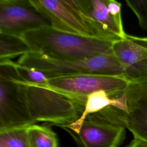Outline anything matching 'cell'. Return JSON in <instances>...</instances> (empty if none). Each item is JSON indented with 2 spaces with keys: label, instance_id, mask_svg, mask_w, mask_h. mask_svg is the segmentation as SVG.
<instances>
[{
  "label": "cell",
  "instance_id": "16",
  "mask_svg": "<svg viewBox=\"0 0 147 147\" xmlns=\"http://www.w3.org/2000/svg\"><path fill=\"white\" fill-rule=\"evenodd\" d=\"M126 3L137 16L140 28L147 30V0H127Z\"/></svg>",
  "mask_w": 147,
  "mask_h": 147
},
{
  "label": "cell",
  "instance_id": "4",
  "mask_svg": "<svg viewBox=\"0 0 147 147\" xmlns=\"http://www.w3.org/2000/svg\"><path fill=\"white\" fill-rule=\"evenodd\" d=\"M17 63L40 70L48 79L87 74L125 76L122 67L113 54L75 60H60L31 51L20 56Z\"/></svg>",
  "mask_w": 147,
  "mask_h": 147
},
{
  "label": "cell",
  "instance_id": "5",
  "mask_svg": "<svg viewBox=\"0 0 147 147\" xmlns=\"http://www.w3.org/2000/svg\"><path fill=\"white\" fill-rule=\"evenodd\" d=\"M130 82L117 75L87 74L48 79V85L53 89L76 96L86 97L103 90L117 96L125 92Z\"/></svg>",
  "mask_w": 147,
  "mask_h": 147
},
{
  "label": "cell",
  "instance_id": "14",
  "mask_svg": "<svg viewBox=\"0 0 147 147\" xmlns=\"http://www.w3.org/2000/svg\"><path fill=\"white\" fill-rule=\"evenodd\" d=\"M0 147H30L28 127L0 131Z\"/></svg>",
  "mask_w": 147,
  "mask_h": 147
},
{
  "label": "cell",
  "instance_id": "3",
  "mask_svg": "<svg viewBox=\"0 0 147 147\" xmlns=\"http://www.w3.org/2000/svg\"><path fill=\"white\" fill-rule=\"evenodd\" d=\"M24 81L16 62L0 60V131L36 123L29 111Z\"/></svg>",
  "mask_w": 147,
  "mask_h": 147
},
{
  "label": "cell",
  "instance_id": "13",
  "mask_svg": "<svg viewBox=\"0 0 147 147\" xmlns=\"http://www.w3.org/2000/svg\"><path fill=\"white\" fill-rule=\"evenodd\" d=\"M30 147H58L56 134L44 125H32L28 127Z\"/></svg>",
  "mask_w": 147,
  "mask_h": 147
},
{
  "label": "cell",
  "instance_id": "2",
  "mask_svg": "<svg viewBox=\"0 0 147 147\" xmlns=\"http://www.w3.org/2000/svg\"><path fill=\"white\" fill-rule=\"evenodd\" d=\"M28 106L35 122H45L58 126L71 124L82 115L87 98L68 94L47 84L24 81Z\"/></svg>",
  "mask_w": 147,
  "mask_h": 147
},
{
  "label": "cell",
  "instance_id": "6",
  "mask_svg": "<svg viewBox=\"0 0 147 147\" xmlns=\"http://www.w3.org/2000/svg\"><path fill=\"white\" fill-rule=\"evenodd\" d=\"M67 2L94 37L114 42L126 36L122 20L110 14L105 0H67Z\"/></svg>",
  "mask_w": 147,
  "mask_h": 147
},
{
  "label": "cell",
  "instance_id": "10",
  "mask_svg": "<svg viewBox=\"0 0 147 147\" xmlns=\"http://www.w3.org/2000/svg\"><path fill=\"white\" fill-rule=\"evenodd\" d=\"M62 128L71 134L79 147H119L126 136V128L87 119L77 133Z\"/></svg>",
  "mask_w": 147,
  "mask_h": 147
},
{
  "label": "cell",
  "instance_id": "9",
  "mask_svg": "<svg viewBox=\"0 0 147 147\" xmlns=\"http://www.w3.org/2000/svg\"><path fill=\"white\" fill-rule=\"evenodd\" d=\"M35 7L51 22L56 29L94 37L89 28L82 21L67 0H31Z\"/></svg>",
  "mask_w": 147,
  "mask_h": 147
},
{
  "label": "cell",
  "instance_id": "8",
  "mask_svg": "<svg viewBox=\"0 0 147 147\" xmlns=\"http://www.w3.org/2000/svg\"><path fill=\"white\" fill-rule=\"evenodd\" d=\"M111 49L130 82H147V37L126 34L114 41Z\"/></svg>",
  "mask_w": 147,
  "mask_h": 147
},
{
  "label": "cell",
  "instance_id": "7",
  "mask_svg": "<svg viewBox=\"0 0 147 147\" xmlns=\"http://www.w3.org/2000/svg\"><path fill=\"white\" fill-rule=\"evenodd\" d=\"M51 26L31 0H0V33L22 37L26 33Z\"/></svg>",
  "mask_w": 147,
  "mask_h": 147
},
{
  "label": "cell",
  "instance_id": "17",
  "mask_svg": "<svg viewBox=\"0 0 147 147\" xmlns=\"http://www.w3.org/2000/svg\"><path fill=\"white\" fill-rule=\"evenodd\" d=\"M127 147H147V143L140 140L134 138Z\"/></svg>",
  "mask_w": 147,
  "mask_h": 147
},
{
  "label": "cell",
  "instance_id": "12",
  "mask_svg": "<svg viewBox=\"0 0 147 147\" xmlns=\"http://www.w3.org/2000/svg\"><path fill=\"white\" fill-rule=\"evenodd\" d=\"M29 52L31 49L22 37L0 33V60H10Z\"/></svg>",
  "mask_w": 147,
  "mask_h": 147
},
{
  "label": "cell",
  "instance_id": "1",
  "mask_svg": "<svg viewBox=\"0 0 147 147\" xmlns=\"http://www.w3.org/2000/svg\"><path fill=\"white\" fill-rule=\"evenodd\" d=\"M31 51L60 60H75L113 54V41L72 34L45 26L22 37Z\"/></svg>",
  "mask_w": 147,
  "mask_h": 147
},
{
  "label": "cell",
  "instance_id": "11",
  "mask_svg": "<svg viewBox=\"0 0 147 147\" xmlns=\"http://www.w3.org/2000/svg\"><path fill=\"white\" fill-rule=\"evenodd\" d=\"M126 95L128 110L126 128L134 138L147 143V82H130Z\"/></svg>",
  "mask_w": 147,
  "mask_h": 147
},
{
  "label": "cell",
  "instance_id": "15",
  "mask_svg": "<svg viewBox=\"0 0 147 147\" xmlns=\"http://www.w3.org/2000/svg\"><path fill=\"white\" fill-rule=\"evenodd\" d=\"M16 69L26 82L36 84H47L48 78L44 72L35 68L22 65L16 62Z\"/></svg>",
  "mask_w": 147,
  "mask_h": 147
}]
</instances>
